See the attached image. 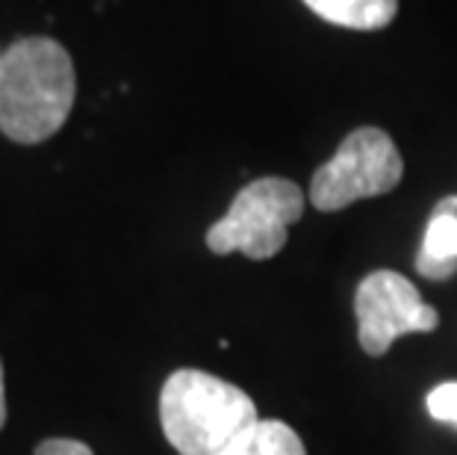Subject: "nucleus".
<instances>
[{
  "instance_id": "f257e3e1",
  "label": "nucleus",
  "mask_w": 457,
  "mask_h": 455,
  "mask_svg": "<svg viewBox=\"0 0 457 455\" xmlns=\"http://www.w3.org/2000/svg\"><path fill=\"white\" fill-rule=\"evenodd\" d=\"M71 54L47 36H24L0 56V133L18 145L51 139L71 115Z\"/></svg>"
},
{
  "instance_id": "f03ea898",
  "label": "nucleus",
  "mask_w": 457,
  "mask_h": 455,
  "mask_svg": "<svg viewBox=\"0 0 457 455\" xmlns=\"http://www.w3.org/2000/svg\"><path fill=\"white\" fill-rule=\"evenodd\" d=\"M257 420L254 400L219 375L178 370L162 384L160 423L180 455H225Z\"/></svg>"
},
{
  "instance_id": "7ed1b4c3",
  "label": "nucleus",
  "mask_w": 457,
  "mask_h": 455,
  "mask_svg": "<svg viewBox=\"0 0 457 455\" xmlns=\"http://www.w3.org/2000/svg\"><path fill=\"white\" fill-rule=\"evenodd\" d=\"M304 213V192L287 178H257L242 187L230 210L207 231L212 255L242 251L251 260H269L287 246V231Z\"/></svg>"
},
{
  "instance_id": "20e7f679",
  "label": "nucleus",
  "mask_w": 457,
  "mask_h": 455,
  "mask_svg": "<svg viewBox=\"0 0 457 455\" xmlns=\"http://www.w3.org/2000/svg\"><path fill=\"white\" fill-rule=\"evenodd\" d=\"M404 175V160L390 133L381 128H357L339 142L337 154L316 169L310 181V205L337 213L360 198L393 192Z\"/></svg>"
},
{
  "instance_id": "39448f33",
  "label": "nucleus",
  "mask_w": 457,
  "mask_h": 455,
  "mask_svg": "<svg viewBox=\"0 0 457 455\" xmlns=\"http://www.w3.org/2000/svg\"><path fill=\"white\" fill-rule=\"evenodd\" d=\"M357 341L366 355L381 358L404 334L434 332L440 316L420 296L411 281L393 269H375L357 287L354 296Z\"/></svg>"
},
{
  "instance_id": "423d86ee",
  "label": "nucleus",
  "mask_w": 457,
  "mask_h": 455,
  "mask_svg": "<svg viewBox=\"0 0 457 455\" xmlns=\"http://www.w3.org/2000/svg\"><path fill=\"white\" fill-rule=\"evenodd\" d=\"M416 273L428 281H449L457 275V196L440 198L428 219Z\"/></svg>"
},
{
  "instance_id": "0eeeda50",
  "label": "nucleus",
  "mask_w": 457,
  "mask_h": 455,
  "mask_svg": "<svg viewBox=\"0 0 457 455\" xmlns=\"http://www.w3.org/2000/svg\"><path fill=\"white\" fill-rule=\"evenodd\" d=\"M328 24L348 30H381L395 18L398 0H304Z\"/></svg>"
},
{
  "instance_id": "6e6552de",
  "label": "nucleus",
  "mask_w": 457,
  "mask_h": 455,
  "mask_svg": "<svg viewBox=\"0 0 457 455\" xmlns=\"http://www.w3.org/2000/svg\"><path fill=\"white\" fill-rule=\"evenodd\" d=\"M225 455H307V450L287 423L257 420Z\"/></svg>"
},
{
  "instance_id": "1a4fd4ad",
  "label": "nucleus",
  "mask_w": 457,
  "mask_h": 455,
  "mask_svg": "<svg viewBox=\"0 0 457 455\" xmlns=\"http://www.w3.org/2000/svg\"><path fill=\"white\" fill-rule=\"evenodd\" d=\"M428 414L440 423L457 426V382H443L428 393Z\"/></svg>"
},
{
  "instance_id": "9d476101",
  "label": "nucleus",
  "mask_w": 457,
  "mask_h": 455,
  "mask_svg": "<svg viewBox=\"0 0 457 455\" xmlns=\"http://www.w3.org/2000/svg\"><path fill=\"white\" fill-rule=\"evenodd\" d=\"M36 455H95L83 441H71V438H51L42 441L36 447Z\"/></svg>"
},
{
  "instance_id": "9b49d317",
  "label": "nucleus",
  "mask_w": 457,
  "mask_h": 455,
  "mask_svg": "<svg viewBox=\"0 0 457 455\" xmlns=\"http://www.w3.org/2000/svg\"><path fill=\"white\" fill-rule=\"evenodd\" d=\"M6 423V393H4V367H0V429Z\"/></svg>"
},
{
  "instance_id": "f8f14e48",
  "label": "nucleus",
  "mask_w": 457,
  "mask_h": 455,
  "mask_svg": "<svg viewBox=\"0 0 457 455\" xmlns=\"http://www.w3.org/2000/svg\"><path fill=\"white\" fill-rule=\"evenodd\" d=\"M0 56H4V51H0Z\"/></svg>"
}]
</instances>
